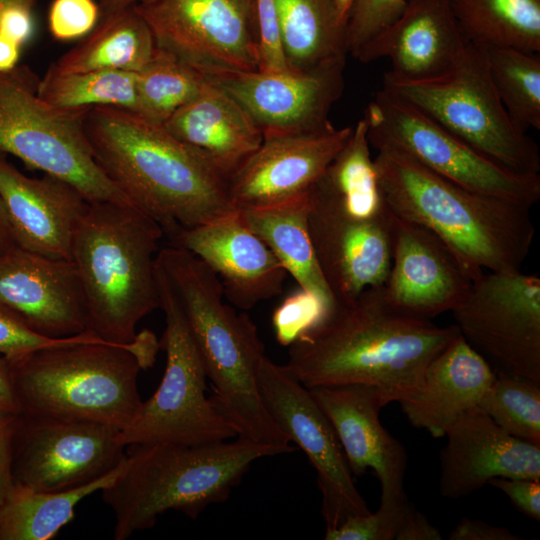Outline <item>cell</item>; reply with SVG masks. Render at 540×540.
Returning a JSON list of instances; mask_svg holds the SVG:
<instances>
[{
    "label": "cell",
    "mask_w": 540,
    "mask_h": 540,
    "mask_svg": "<svg viewBox=\"0 0 540 540\" xmlns=\"http://www.w3.org/2000/svg\"><path fill=\"white\" fill-rule=\"evenodd\" d=\"M493 84L512 121L523 131L540 130L539 53L486 49Z\"/></svg>",
    "instance_id": "35"
},
{
    "label": "cell",
    "mask_w": 540,
    "mask_h": 540,
    "mask_svg": "<svg viewBox=\"0 0 540 540\" xmlns=\"http://www.w3.org/2000/svg\"><path fill=\"white\" fill-rule=\"evenodd\" d=\"M36 1L37 0H0V13L4 9L12 6H20L31 10Z\"/></svg>",
    "instance_id": "54"
},
{
    "label": "cell",
    "mask_w": 540,
    "mask_h": 540,
    "mask_svg": "<svg viewBox=\"0 0 540 540\" xmlns=\"http://www.w3.org/2000/svg\"><path fill=\"white\" fill-rule=\"evenodd\" d=\"M120 430L106 424L19 413L12 480L35 491L72 490L100 479L127 457Z\"/></svg>",
    "instance_id": "14"
},
{
    "label": "cell",
    "mask_w": 540,
    "mask_h": 540,
    "mask_svg": "<svg viewBox=\"0 0 540 540\" xmlns=\"http://www.w3.org/2000/svg\"><path fill=\"white\" fill-rule=\"evenodd\" d=\"M450 540H520L521 537L505 527L494 526L481 520L462 518L450 532Z\"/></svg>",
    "instance_id": "46"
},
{
    "label": "cell",
    "mask_w": 540,
    "mask_h": 540,
    "mask_svg": "<svg viewBox=\"0 0 540 540\" xmlns=\"http://www.w3.org/2000/svg\"><path fill=\"white\" fill-rule=\"evenodd\" d=\"M323 315L317 300L300 289L288 296L273 313L272 323L277 341L289 346Z\"/></svg>",
    "instance_id": "40"
},
{
    "label": "cell",
    "mask_w": 540,
    "mask_h": 540,
    "mask_svg": "<svg viewBox=\"0 0 540 540\" xmlns=\"http://www.w3.org/2000/svg\"><path fill=\"white\" fill-rule=\"evenodd\" d=\"M468 44L449 0H409L402 13L355 59L368 63L388 58L391 69L385 77L419 81L449 71Z\"/></svg>",
    "instance_id": "24"
},
{
    "label": "cell",
    "mask_w": 540,
    "mask_h": 540,
    "mask_svg": "<svg viewBox=\"0 0 540 540\" xmlns=\"http://www.w3.org/2000/svg\"><path fill=\"white\" fill-rule=\"evenodd\" d=\"M37 94L59 108L115 106L138 113V72L94 70L57 74L47 70L38 82Z\"/></svg>",
    "instance_id": "34"
},
{
    "label": "cell",
    "mask_w": 540,
    "mask_h": 540,
    "mask_svg": "<svg viewBox=\"0 0 540 540\" xmlns=\"http://www.w3.org/2000/svg\"><path fill=\"white\" fill-rule=\"evenodd\" d=\"M100 18L94 0H54L49 12V28L58 40L86 36Z\"/></svg>",
    "instance_id": "43"
},
{
    "label": "cell",
    "mask_w": 540,
    "mask_h": 540,
    "mask_svg": "<svg viewBox=\"0 0 540 540\" xmlns=\"http://www.w3.org/2000/svg\"><path fill=\"white\" fill-rule=\"evenodd\" d=\"M121 475L101 490L114 515L113 536L126 540L176 510L196 519L209 505L226 501L256 460L283 454L273 446L238 437L203 444L127 446Z\"/></svg>",
    "instance_id": "6"
},
{
    "label": "cell",
    "mask_w": 540,
    "mask_h": 540,
    "mask_svg": "<svg viewBox=\"0 0 540 540\" xmlns=\"http://www.w3.org/2000/svg\"><path fill=\"white\" fill-rule=\"evenodd\" d=\"M345 63L310 72H233L205 78L228 93L267 138L331 126L329 112L344 90Z\"/></svg>",
    "instance_id": "17"
},
{
    "label": "cell",
    "mask_w": 540,
    "mask_h": 540,
    "mask_svg": "<svg viewBox=\"0 0 540 540\" xmlns=\"http://www.w3.org/2000/svg\"><path fill=\"white\" fill-rule=\"evenodd\" d=\"M168 239L170 245L202 260L218 276L226 299L241 310L283 291L287 270L238 211L206 224L180 228Z\"/></svg>",
    "instance_id": "20"
},
{
    "label": "cell",
    "mask_w": 540,
    "mask_h": 540,
    "mask_svg": "<svg viewBox=\"0 0 540 540\" xmlns=\"http://www.w3.org/2000/svg\"><path fill=\"white\" fill-rule=\"evenodd\" d=\"M460 334L511 374L540 383V278L485 271L451 311Z\"/></svg>",
    "instance_id": "13"
},
{
    "label": "cell",
    "mask_w": 540,
    "mask_h": 540,
    "mask_svg": "<svg viewBox=\"0 0 540 540\" xmlns=\"http://www.w3.org/2000/svg\"><path fill=\"white\" fill-rule=\"evenodd\" d=\"M17 246L5 213L3 203L0 198V254L8 249Z\"/></svg>",
    "instance_id": "51"
},
{
    "label": "cell",
    "mask_w": 540,
    "mask_h": 540,
    "mask_svg": "<svg viewBox=\"0 0 540 540\" xmlns=\"http://www.w3.org/2000/svg\"><path fill=\"white\" fill-rule=\"evenodd\" d=\"M8 361L20 413L96 422L122 431L143 403L139 372L151 367L155 357L85 331L73 342Z\"/></svg>",
    "instance_id": "7"
},
{
    "label": "cell",
    "mask_w": 540,
    "mask_h": 540,
    "mask_svg": "<svg viewBox=\"0 0 540 540\" xmlns=\"http://www.w3.org/2000/svg\"><path fill=\"white\" fill-rule=\"evenodd\" d=\"M100 13H110L119 11L134 5L146 3L150 0H97Z\"/></svg>",
    "instance_id": "52"
},
{
    "label": "cell",
    "mask_w": 540,
    "mask_h": 540,
    "mask_svg": "<svg viewBox=\"0 0 540 540\" xmlns=\"http://www.w3.org/2000/svg\"><path fill=\"white\" fill-rule=\"evenodd\" d=\"M440 530L408 503L395 540H441Z\"/></svg>",
    "instance_id": "47"
},
{
    "label": "cell",
    "mask_w": 540,
    "mask_h": 540,
    "mask_svg": "<svg viewBox=\"0 0 540 540\" xmlns=\"http://www.w3.org/2000/svg\"><path fill=\"white\" fill-rule=\"evenodd\" d=\"M18 414L0 412V503L13 485L12 446Z\"/></svg>",
    "instance_id": "45"
},
{
    "label": "cell",
    "mask_w": 540,
    "mask_h": 540,
    "mask_svg": "<svg viewBox=\"0 0 540 540\" xmlns=\"http://www.w3.org/2000/svg\"><path fill=\"white\" fill-rule=\"evenodd\" d=\"M367 131V123L361 118L316 184L350 212L371 217L388 208L381 194Z\"/></svg>",
    "instance_id": "33"
},
{
    "label": "cell",
    "mask_w": 540,
    "mask_h": 540,
    "mask_svg": "<svg viewBox=\"0 0 540 540\" xmlns=\"http://www.w3.org/2000/svg\"><path fill=\"white\" fill-rule=\"evenodd\" d=\"M205 82L200 72L157 49L153 59L138 72V114L164 124L199 93Z\"/></svg>",
    "instance_id": "36"
},
{
    "label": "cell",
    "mask_w": 540,
    "mask_h": 540,
    "mask_svg": "<svg viewBox=\"0 0 540 540\" xmlns=\"http://www.w3.org/2000/svg\"><path fill=\"white\" fill-rule=\"evenodd\" d=\"M38 82L26 67L0 72V153L65 181L89 203L134 205L94 157L83 124L89 108L49 104Z\"/></svg>",
    "instance_id": "8"
},
{
    "label": "cell",
    "mask_w": 540,
    "mask_h": 540,
    "mask_svg": "<svg viewBox=\"0 0 540 540\" xmlns=\"http://www.w3.org/2000/svg\"><path fill=\"white\" fill-rule=\"evenodd\" d=\"M393 216L392 261L383 285L387 301L406 314L430 320L452 311L472 280L433 233Z\"/></svg>",
    "instance_id": "23"
},
{
    "label": "cell",
    "mask_w": 540,
    "mask_h": 540,
    "mask_svg": "<svg viewBox=\"0 0 540 540\" xmlns=\"http://www.w3.org/2000/svg\"><path fill=\"white\" fill-rule=\"evenodd\" d=\"M331 423L351 472L372 469L381 485V502L407 499L404 476L408 455L403 444L381 424L386 404L380 393L364 384L319 386L309 389Z\"/></svg>",
    "instance_id": "21"
},
{
    "label": "cell",
    "mask_w": 540,
    "mask_h": 540,
    "mask_svg": "<svg viewBox=\"0 0 540 540\" xmlns=\"http://www.w3.org/2000/svg\"><path fill=\"white\" fill-rule=\"evenodd\" d=\"M258 386L276 425L304 452L316 471L326 530L369 513L338 437L310 390L286 366L266 356L259 367Z\"/></svg>",
    "instance_id": "15"
},
{
    "label": "cell",
    "mask_w": 540,
    "mask_h": 540,
    "mask_svg": "<svg viewBox=\"0 0 540 540\" xmlns=\"http://www.w3.org/2000/svg\"><path fill=\"white\" fill-rule=\"evenodd\" d=\"M333 125L315 132L264 138L229 177L236 210L262 208L306 195L351 135Z\"/></svg>",
    "instance_id": "18"
},
{
    "label": "cell",
    "mask_w": 540,
    "mask_h": 540,
    "mask_svg": "<svg viewBox=\"0 0 540 540\" xmlns=\"http://www.w3.org/2000/svg\"><path fill=\"white\" fill-rule=\"evenodd\" d=\"M21 45L0 34V72H8L16 67Z\"/></svg>",
    "instance_id": "50"
},
{
    "label": "cell",
    "mask_w": 540,
    "mask_h": 540,
    "mask_svg": "<svg viewBox=\"0 0 540 540\" xmlns=\"http://www.w3.org/2000/svg\"><path fill=\"white\" fill-rule=\"evenodd\" d=\"M83 124L97 163L167 238L237 212L228 178L163 124L115 106L89 108Z\"/></svg>",
    "instance_id": "2"
},
{
    "label": "cell",
    "mask_w": 540,
    "mask_h": 540,
    "mask_svg": "<svg viewBox=\"0 0 540 540\" xmlns=\"http://www.w3.org/2000/svg\"><path fill=\"white\" fill-rule=\"evenodd\" d=\"M392 212L371 217L347 210L315 185L308 194L307 225L322 275L336 302L385 284L392 261Z\"/></svg>",
    "instance_id": "16"
},
{
    "label": "cell",
    "mask_w": 540,
    "mask_h": 540,
    "mask_svg": "<svg viewBox=\"0 0 540 540\" xmlns=\"http://www.w3.org/2000/svg\"><path fill=\"white\" fill-rule=\"evenodd\" d=\"M408 500L381 502L376 512L348 518L326 530V540H395Z\"/></svg>",
    "instance_id": "39"
},
{
    "label": "cell",
    "mask_w": 540,
    "mask_h": 540,
    "mask_svg": "<svg viewBox=\"0 0 540 540\" xmlns=\"http://www.w3.org/2000/svg\"><path fill=\"white\" fill-rule=\"evenodd\" d=\"M163 236L161 226L135 205L89 204L71 248L84 294L86 331L156 357V336L148 330L136 334V326L160 307L156 257Z\"/></svg>",
    "instance_id": "4"
},
{
    "label": "cell",
    "mask_w": 540,
    "mask_h": 540,
    "mask_svg": "<svg viewBox=\"0 0 540 540\" xmlns=\"http://www.w3.org/2000/svg\"><path fill=\"white\" fill-rule=\"evenodd\" d=\"M134 7L158 50L205 77L259 70L254 0H150Z\"/></svg>",
    "instance_id": "12"
},
{
    "label": "cell",
    "mask_w": 540,
    "mask_h": 540,
    "mask_svg": "<svg viewBox=\"0 0 540 540\" xmlns=\"http://www.w3.org/2000/svg\"><path fill=\"white\" fill-rule=\"evenodd\" d=\"M33 32L31 10L12 6L0 13V34L21 46L30 39Z\"/></svg>",
    "instance_id": "48"
},
{
    "label": "cell",
    "mask_w": 540,
    "mask_h": 540,
    "mask_svg": "<svg viewBox=\"0 0 540 540\" xmlns=\"http://www.w3.org/2000/svg\"><path fill=\"white\" fill-rule=\"evenodd\" d=\"M0 198L17 246L71 260L75 229L90 204L79 191L49 174L26 176L0 153Z\"/></svg>",
    "instance_id": "25"
},
{
    "label": "cell",
    "mask_w": 540,
    "mask_h": 540,
    "mask_svg": "<svg viewBox=\"0 0 540 540\" xmlns=\"http://www.w3.org/2000/svg\"><path fill=\"white\" fill-rule=\"evenodd\" d=\"M488 484L506 494L521 513L540 520V480L497 477Z\"/></svg>",
    "instance_id": "44"
},
{
    "label": "cell",
    "mask_w": 540,
    "mask_h": 540,
    "mask_svg": "<svg viewBox=\"0 0 540 540\" xmlns=\"http://www.w3.org/2000/svg\"><path fill=\"white\" fill-rule=\"evenodd\" d=\"M157 263L168 277L214 387L210 398L238 437L292 452L261 398L258 372L265 357L257 327L223 302L218 276L191 252L168 245Z\"/></svg>",
    "instance_id": "5"
},
{
    "label": "cell",
    "mask_w": 540,
    "mask_h": 540,
    "mask_svg": "<svg viewBox=\"0 0 540 540\" xmlns=\"http://www.w3.org/2000/svg\"><path fill=\"white\" fill-rule=\"evenodd\" d=\"M445 436L439 478L445 498L468 496L497 477L540 480V446L507 433L478 406L457 418Z\"/></svg>",
    "instance_id": "22"
},
{
    "label": "cell",
    "mask_w": 540,
    "mask_h": 540,
    "mask_svg": "<svg viewBox=\"0 0 540 540\" xmlns=\"http://www.w3.org/2000/svg\"><path fill=\"white\" fill-rule=\"evenodd\" d=\"M342 25L346 28L349 11L354 0H329Z\"/></svg>",
    "instance_id": "53"
},
{
    "label": "cell",
    "mask_w": 540,
    "mask_h": 540,
    "mask_svg": "<svg viewBox=\"0 0 540 540\" xmlns=\"http://www.w3.org/2000/svg\"><path fill=\"white\" fill-rule=\"evenodd\" d=\"M152 31L134 6L100 13L95 27L51 64L57 74L94 70L139 72L155 56Z\"/></svg>",
    "instance_id": "29"
},
{
    "label": "cell",
    "mask_w": 540,
    "mask_h": 540,
    "mask_svg": "<svg viewBox=\"0 0 540 540\" xmlns=\"http://www.w3.org/2000/svg\"><path fill=\"white\" fill-rule=\"evenodd\" d=\"M288 69L310 72L346 60V28L329 0H274Z\"/></svg>",
    "instance_id": "30"
},
{
    "label": "cell",
    "mask_w": 540,
    "mask_h": 540,
    "mask_svg": "<svg viewBox=\"0 0 540 540\" xmlns=\"http://www.w3.org/2000/svg\"><path fill=\"white\" fill-rule=\"evenodd\" d=\"M308 194L273 206L237 210L323 313L336 304L322 275L307 225Z\"/></svg>",
    "instance_id": "28"
},
{
    "label": "cell",
    "mask_w": 540,
    "mask_h": 540,
    "mask_svg": "<svg viewBox=\"0 0 540 540\" xmlns=\"http://www.w3.org/2000/svg\"><path fill=\"white\" fill-rule=\"evenodd\" d=\"M383 88L497 164L518 173L539 174L538 146L502 104L485 48L469 43L459 61L435 78L400 81L384 76Z\"/></svg>",
    "instance_id": "9"
},
{
    "label": "cell",
    "mask_w": 540,
    "mask_h": 540,
    "mask_svg": "<svg viewBox=\"0 0 540 540\" xmlns=\"http://www.w3.org/2000/svg\"><path fill=\"white\" fill-rule=\"evenodd\" d=\"M478 407L507 433L540 446V383L497 370Z\"/></svg>",
    "instance_id": "37"
},
{
    "label": "cell",
    "mask_w": 540,
    "mask_h": 540,
    "mask_svg": "<svg viewBox=\"0 0 540 540\" xmlns=\"http://www.w3.org/2000/svg\"><path fill=\"white\" fill-rule=\"evenodd\" d=\"M409 0H354L346 23V49L354 58L404 10Z\"/></svg>",
    "instance_id": "38"
},
{
    "label": "cell",
    "mask_w": 540,
    "mask_h": 540,
    "mask_svg": "<svg viewBox=\"0 0 540 540\" xmlns=\"http://www.w3.org/2000/svg\"><path fill=\"white\" fill-rule=\"evenodd\" d=\"M159 303L165 329L159 342L166 367L155 393L143 401L121 442L203 444L237 436L232 425L205 396L206 371L179 299L156 261Z\"/></svg>",
    "instance_id": "10"
},
{
    "label": "cell",
    "mask_w": 540,
    "mask_h": 540,
    "mask_svg": "<svg viewBox=\"0 0 540 540\" xmlns=\"http://www.w3.org/2000/svg\"><path fill=\"white\" fill-rule=\"evenodd\" d=\"M449 1L469 43L540 52V0Z\"/></svg>",
    "instance_id": "32"
},
{
    "label": "cell",
    "mask_w": 540,
    "mask_h": 540,
    "mask_svg": "<svg viewBox=\"0 0 540 540\" xmlns=\"http://www.w3.org/2000/svg\"><path fill=\"white\" fill-rule=\"evenodd\" d=\"M258 34L259 70L284 73L288 69L282 47L279 19L274 0H254Z\"/></svg>",
    "instance_id": "42"
},
{
    "label": "cell",
    "mask_w": 540,
    "mask_h": 540,
    "mask_svg": "<svg viewBox=\"0 0 540 540\" xmlns=\"http://www.w3.org/2000/svg\"><path fill=\"white\" fill-rule=\"evenodd\" d=\"M84 486L59 492L35 491L13 484L0 503V540H50L75 515L76 505L90 494L110 486L126 467Z\"/></svg>",
    "instance_id": "31"
},
{
    "label": "cell",
    "mask_w": 540,
    "mask_h": 540,
    "mask_svg": "<svg viewBox=\"0 0 540 540\" xmlns=\"http://www.w3.org/2000/svg\"><path fill=\"white\" fill-rule=\"evenodd\" d=\"M375 149L387 208L433 233L471 280L485 271L520 269L535 234L530 208L464 188L397 148Z\"/></svg>",
    "instance_id": "3"
},
{
    "label": "cell",
    "mask_w": 540,
    "mask_h": 540,
    "mask_svg": "<svg viewBox=\"0 0 540 540\" xmlns=\"http://www.w3.org/2000/svg\"><path fill=\"white\" fill-rule=\"evenodd\" d=\"M370 146L397 148L432 172L471 191L530 208L540 199V175L492 161L415 106L382 88L365 109Z\"/></svg>",
    "instance_id": "11"
},
{
    "label": "cell",
    "mask_w": 540,
    "mask_h": 540,
    "mask_svg": "<svg viewBox=\"0 0 540 540\" xmlns=\"http://www.w3.org/2000/svg\"><path fill=\"white\" fill-rule=\"evenodd\" d=\"M0 304L47 337H70L87 329L84 294L71 260L19 246L1 253Z\"/></svg>",
    "instance_id": "19"
},
{
    "label": "cell",
    "mask_w": 540,
    "mask_h": 540,
    "mask_svg": "<svg viewBox=\"0 0 540 540\" xmlns=\"http://www.w3.org/2000/svg\"><path fill=\"white\" fill-rule=\"evenodd\" d=\"M495 371L459 334L426 367L417 389L399 402L410 424L435 438L477 407Z\"/></svg>",
    "instance_id": "26"
},
{
    "label": "cell",
    "mask_w": 540,
    "mask_h": 540,
    "mask_svg": "<svg viewBox=\"0 0 540 540\" xmlns=\"http://www.w3.org/2000/svg\"><path fill=\"white\" fill-rule=\"evenodd\" d=\"M81 334L63 338L41 335L0 304V354L8 360L21 358L39 349L73 342Z\"/></svg>",
    "instance_id": "41"
},
{
    "label": "cell",
    "mask_w": 540,
    "mask_h": 540,
    "mask_svg": "<svg viewBox=\"0 0 540 540\" xmlns=\"http://www.w3.org/2000/svg\"><path fill=\"white\" fill-rule=\"evenodd\" d=\"M175 138L205 155L228 179L261 145V130L223 89L206 82L163 124Z\"/></svg>",
    "instance_id": "27"
},
{
    "label": "cell",
    "mask_w": 540,
    "mask_h": 540,
    "mask_svg": "<svg viewBox=\"0 0 540 540\" xmlns=\"http://www.w3.org/2000/svg\"><path fill=\"white\" fill-rule=\"evenodd\" d=\"M0 412L20 413L12 384L9 361L0 354Z\"/></svg>",
    "instance_id": "49"
},
{
    "label": "cell",
    "mask_w": 540,
    "mask_h": 540,
    "mask_svg": "<svg viewBox=\"0 0 540 540\" xmlns=\"http://www.w3.org/2000/svg\"><path fill=\"white\" fill-rule=\"evenodd\" d=\"M453 324L406 314L386 299L383 285L336 302L289 346L285 365L306 388L342 384L374 387L387 405L419 386L428 364L458 335Z\"/></svg>",
    "instance_id": "1"
}]
</instances>
